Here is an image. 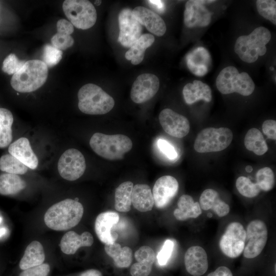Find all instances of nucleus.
Masks as SVG:
<instances>
[{"instance_id": "obj_49", "label": "nucleus", "mask_w": 276, "mask_h": 276, "mask_svg": "<svg viewBox=\"0 0 276 276\" xmlns=\"http://www.w3.org/2000/svg\"><path fill=\"white\" fill-rule=\"evenodd\" d=\"M3 218L0 216V238L6 236L8 233L7 228L2 224Z\"/></svg>"}, {"instance_id": "obj_36", "label": "nucleus", "mask_w": 276, "mask_h": 276, "mask_svg": "<svg viewBox=\"0 0 276 276\" xmlns=\"http://www.w3.org/2000/svg\"><path fill=\"white\" fill-rule=\"evenodd\" d=\"M0 170L7 173L24 174L28 167L10 154L2 156L0 158Z\"/></svg>"}, {"instance_id": "obj_32", "label": "nucleus", "mask_w": 276, "mask_h": 276, "mask_svg": "<svg viewBox=\"0 0 276 276\" xmlns=\"http://www.w3.org/2000/svg\"><path fill=\"white\" fill-rule=\"evenodd\" d=\"M133 187V183L127 181L121 183L116 188L114 194V208L117 211L127 212L130 210Z\"/></svg>"}, {"instance_id": "obj_45", "label": "nucleus", "mask_w": 276, "mask_h": 276, "mask_svg": "<svg viewBox=\"0 0 276 276\" xmlns=\"http://www.w3.org/2000/svg\"><path fill=\"white\" fill-rule=\"evenodd\" d=\"M262 131L269 138L273 140L276 139V122L273 120L265 121L262 124Z\"/></svg>"}, {"instance_id": "obj_12", "label": "nucleus", "mask_w": 276, "mask_h": 276, "mask_svg": "<svg viewBox=\"0 0 276 276\" xmlns=\"http://www.w3.org/2000/svg\"><path fill=\"white\" fill-rule=\"evenodd\" d=\"M118 20L120 32L118 40L123 46L130 48L142 35V25L129 8L120 11Z\"/></svg>"}, {"instance_id": "obj_21", "label": "nucleus", "mask_w": 276, "mask_h": 276, "mask_svg": "<svg viewBox=\"0 0 276 276\" xmlns=\"http://www.w3.org/2000/svg\"><path fill=\"white\" fill-rule=\"evenodd\" d=\"M8 151L28 168L35 169L38 166L37 157L32 149L28 139H18L10 145Z\"/></svg>"}, {"instance_id": "obj_44", "label": "nucleus", "mask_w": 276, "mask_h": 276, "mask_svg": "<svg viewBox=\"0 0 276 276\" xmlns=\"http://www.w3.org/2000/svg\"><path fill=\"white\" fill-rule=\"evenodd\" d=\"M50 271V265L48 263H43L22 270L19 276H48Z\"/></svg>"}, {"instance_id": "obj_35", "label": "nucleus", "mask_w": 276, "mask_h": 276, "mask_svg": "<svg viewBox=\"0 0 276 276\" xmlns=\"http://www.w3.org/2000/svg\"><path fill=\"white\" fill-rule=\"evenodd\" d=\"M13 117L10 111L0 108V148L8 146L12 140Z\"/></svg>"}, {"instance_id": "obj_29", "label": "nucleus", "mask_w": 276, "mask_h": 276, "mask_svg": "<svg viewBox=\"0 0 276 276\" xmlns=\"http://www.w3.org/2000/svg\"><path fill=\"white\" fill-rule=\"evenodd\" d=\"M57 32L51 38L53 47L61 51L71 47L74 40L70 35L74 32L73 25L67 20L59 19L57 22Z\"/></svg>"}, {"instance_id": "obj_26", "label": "nucleus", "mask_w": 276, "mask_h": 276, "mask_svg": "<svg viewBox=\"0 0 276 276\" xmlns=\"http://www.w3.org/2000/svg\"><path fill=\"white\" fill-rule=\"evenodd\" d=\"M131 203L139 211L146 212L152 210L154 199L150 187L146 184H136L133 186Z\"/></svg>"}, {"instance_id": "obj_39", "label": "nucleus", "mask_w": 276, "mask_h": 276, "mask_svg": "<svg viewBox=\"0 0 276 276\" xmlns=\"http://www.w3.org/2000/svg\"><path fill=\"white\" fill-rule=\"evenodd\" d=\"M256 183L261 190L268 191L274 187V176L272 170L269 167L259 170L256 175Z\"/></svg>"}, {"instance_id": "obj_50", "label": "nucleus", "mask_w": 276, "mask_h": 276, "mask_svg": "<svg viewBox=\"0 0 276 276\" xmlns=\"http://www.w3.org/2000/svg\"><path fill=\"white\" fill-rule=\"evenodd\" d=\"M246 171L247 172H251L252 170V168L250 166H247L245 168Z\"/></svg>"}, {"instance_id": "obj_14", "label": "nucleus", "mask_w": 276, "mask_h": 276, "mask_svg": "<svg viewBox=\"0 0 276 276\" xmlns=\"http://www.w3.org/2000/svg\"><path fill=\"white\" fill-rule=\"evenodd\" d=\"M159 81L155 75L145 73L139 75L133 82L130 91V98L136 103L148 101L157 93Z\"/></svg>"}, {"instance_id": "obj_3", "label": "nucleus", "mask_w": 276, "mask_h": 276, "mask_svg": "<svg viewBox=\"0 0 276 276\" xmlns=\"http://www.w3.org/2000/svg\"><path fill=\"white\" fill-rule=\"evenodd\" d=\"M271 39L270 31L264 27L256 28L248 35H242L236 40L234 50L244 62L253 63L267 51L266 45Z\"/></svg>"}, {"instance_id": "obj_30", "label": "nucleus", "mask_w": 276, "mask_h": 276, "mask_svg": "<svg viewBox=\"0 0 276 276\" xmlns=\"http://www.w3.org/2000/svg\"><path fill=\"white\" fill-rule=\"evenodd\" d=\"M155 38L151 34H142L130 48L125 55L126 59L132 64L137 65L143 60L146 50L154 42Z\"/></svg>"}, {"instance_id": "obj_6", "label": "nucleus", "mask_w": 276, "mask_h": 276, "mask_svg": "<svg viewBox=\"0 0 276 276\" xmlns=\"http://www.w3.org/2000/svg\"><path fill=\"white\" fill-rule=\"evenodd\" d=\"M218 90L222 94L233 93L244 96L251 95L255 90V83L246 72L239 73L233 66L224 68L218 75L216 81Z\"/></svg>"}, {"instance_id": "obj_24", "label": "nucleus", "mask_w": 276, "mask_h": 276, "mask_svg": "<svg viewBox=\"0 0 276 276\" xmlns=\"http://www.w3.org/2000/svg\"><path fill=\"white\" fill-rule=\"evenodd\" d=\"M199 203L201 209L205 211L212 210L219 217L227 215L230 211L229 205L220 198L216 191L212 189L203 191Z\"/></svg>"}, {"instance_id": "obj_1", "label": "nucleus", "mask_w": 276, "mask_h": 276, "mask_svg": "<svg viewBox=\"0 0 276 276\" xmlns=\"http://www.w3.org/2000/svg\"><path fill=\"white\" fill-rule=\"evenodd\" d=\"M84 209L77 200L65 199L52 205L44 216L45 225L55 231H66L76 226L83 216Z\"/></svg>"}, {"instance_id": "obj_42", "label": "nucleus", "mask_w": 276, "mask_h": 276, "mask_svg": "<svg viewBox=\"0 0 276 276\" xmlns=\"http://www.w3.org/2000/svg\"><path fill=\"white\" fill-rule=\"evenodd\" d=\"M174 247V243L171 240H166L157 255V262L160 266H165L171 257Z\"/></svg>"}, {"instance_id": "obj_37", "label": "nucleus", "mask_w": 276, "mask_h": 276, "mask_svg": "<svg viewBox=\"0 0 276 276\" xmlns=\"http://www.w3.org/2000/svg\"><path fill=\"white\" fill-rule=\"evenodd\" d=\"M236 186L242 196L248 198L257 196L261 190L257 183L252 182L245 176H240L237 179Z\"/></svg>"}, {"instance_id": "obj_52", "label": "nucleus", "mask_w": 276, "mask_h": 276, "mask_svg": "<svg viewBox=\"0 0 276 276\" xmlns=\"http://www.w3.org/2000/svg\"><path fill=\"white\" fill-rule=\"evenodd\" d=\"M208 217H211V216H212V215L211 213H210V214H208Z\"/></svg>"}, {"instance_id": "obj_15", "label": "nucleus", "mask_w": 276, "mask_h": 276, "mask_svg": "<svg viewBox=\"0 0 276 276\" xmlns=\"http://www.w3.org/2000/svg\"><path fill=\"white\" fill-rule=\"evenodd\" d=\"M158 119L164 130L171 136L181 138L189 132L188 120L171 109L165 108L162 110Z\"/></svg>"}, {"instance_id": "obj_41", "label": "nucleus", "mask_w": 276, "mask_h": 276, "mask_svg": "<svg viewBox=\"0 0 276 276\" xmlns=\"http://www.w3.org/2000/svg\"><path fill=\"white\" fill-rule=\"evenodd\" d=\"M25 62L20 61L14 54H9L4 60L3 71L8 75L14 74L22 66Z\"/></svg>"}, {"instance_id": "obj_9", "label": "nucleus", "mask_w": 276, "mask_h": 276, "mask_svg": "<svg viewBox=\"0 0 276 276\" xmlns=\"http://www.w3.org/2000/svg\"><path fill=\"white\" fill-rule=\"evenodd\" d=\"M246 231L241 223L228 224L219 241L221 251L230 258L238 257L243 252L246 241Z\"/></svg>"}, {"instance_id": "obj_48", "label": "nucleus", "mask_w": 276, "mask_h": 276, "mask_svg": "<svg viewBox=\"0 0 276 276\" xmlns=\"http://www.w3.org/2000/svg\"><path fill=\"white\" fill-rule=\"evenodd\" d=\"M79 276H103L102 273L96 269H89L82 272Z\"/></svg>"}, {"instance_id": "obj_5", "label": "nucleus", "mask_w": 276, "mask_h": 276, "mask_svg": "<svg viewBox=\"0 0 276 276\" xmlns=\"http://www.w3.org/2000/svg\"><path fill=\"white\" fill-rule=\"evenodd\" d=\"M78 107L88 114H103L109 112L114 105L113 99L99 86L86 84L78 93Z\"/></svg>"}, {"instance_id": "obj_19", "label": "nucleus", "mask_w": 276, "mask_h": 276, "mask_svg": "<svg viewBox=\"0 0 276 276\" xmlns=\"http://www.w3.org/2000/svg\"><path fill=\"white\" fill-rule=\"evenodd\" d=\"M132 12L140 23L152 34L162 36L166 33V24L158 14L142 6L135 7Z\"/></svg>"}, {"instance_id": "obj_43", "label": "nucleus", "mask_w": 276, "mask_h": 276, "mask_svg": "<svg viewBox=\"0 0 276 276\" xmlns=\"http://www.w3.org/2000/svg\"><path fill=\"white\" fill-rule=\"evenodd\" d=\"M158 148L168 159H175L178 156L177 152L174 147L167 141L159 139L157 142Z\"/></svg>"}, {"instance_id": "obj_11", "label": "nucleus", "mask_w": 276, "mask_h": 276, "mask_svg": "<svg viewBox=\"0 0 276 276\" xmlns=\"http://www.w3.org/2000/svg\"><path fill=\"white\" fill-rule=\"evenodd\" d=\"M268 232L265 223L262 220L251 221L247 225L246 240L247 243L243 250V256L252 259L259 256L264 249L267 240Z\"/></svg>"}, {"instance_id": "obj_51", "label": "nucleus", "mask_w": 276, "mask_h": 276, "mask_svg": "<svg viewBox=\"0 0 276 276\" xmlns=\"http://www.w3.org/2000/svg\"><path fill=\"white\" fill-rule=\"evenodd\" d=\"M101 3V1H95V4L97 6H99Z\"/></svg>"}, {"instance_id": "obj_25", "label": "nucleus", "mask_w": 276, "mask_h": 276, "mask_svg": "<svg viewBox=\"0 0 276 276\" xmlns=\"http://www.w3.org/2000/svg\"><path fill=\"white\" fill-rule=\"evenodd\" d=\"M182 93L186 102L189 105L200 100L210 102L212 98L210 87L207 84L197 80L185 85Z\"/></svg>"}, {"instance_id": "obj_20", "label": "nucleus", "mask_w": 276, "mask_h": 276, "mask_svg": "<svg viewBox=\"0 0 276 276\" xmlns=\"http://www.w3.org/2000/svg\"><path fill=\"white\" fill-rule=\"evenodd\" d=\"M186 62L192 74L202 77L209 72L212 58L210 53L205 48L198 47L187 54Z\"/></svg>"}, {"instance_id": "obj_2", "label": "nucleus", "mask_w": 276, "mask_h": 276, "mask_svg": "<svg viewBox=\"0 0 276 276\" xmlns=\"http://www.w3.org/2000/svg\"><path fill=\"white\" fill-rule=\"evenodd\" d=\"M48 75V67L42 61L29 60L13 74L10 81L11 85L20 93L32 92L43 85Z\"/></svg>"}, {"instance_id": "obj_4", "label": "nucleus", "mask_w": 276, "mask_h": 276, "mask_svg": "<svg viewBox=\"0 0 276 276\" xmlns=\"http://www.w3.org/2000/svg\"><path fill=\"white\" fill-rule=\"evenodd\" d=\"M89 145L99 156L113 160L123 158L124 154L131 149L132 142L123 134L107 135L97 132L91 137Z\"/></svg>"}, {"instance_id": "obj_46", "label": "nucleus", "mask_w": 276, "mask_h": 276, "mask_svg": "<svg viewBox=\"0 0 276 276\" xmlns=\"http://www.w3.org/2000/svg\"><path fill=\"white\" fill-rule=\"evenodd\" d=\"M207 276H233L231 270L226 266L218 267L214 272L210 273Z\"/></svg>"}, {"instance_id": "obj_8", "label": "nucleus", "mask_w": 276, "mask_h": 276, "mask_svg": "<svg viewBox=\"0 0 276 276\" xmlns=\"http://www.w3.org/2000/svg\"><path fill=\"white\" fill-rule=\"evenodd\" d=\"M63 12L71 23L82 30L93 27L96 22L95 7L86 0H65L62 5Z\"/></svg>"}, {"instance_id": "obj_23", "label": "nucleus", "mask_w": 276, "mask_h": 276, "mask_svg": "<svg viewBox=\"0 0 276 276\" xmlns=\"http://www.w3.org/2000/svg\"><path fill=\"white\" fill-rule=\"evenodd\" d=\"M94 238L88 232L79 235L74 231L66 233L60 242L61 251L66 255H73L81 247H88L93 245Z\"/></svg>"}, {"instance_id": "obj_27", "label": "nucleus", "mask_w": 276, "mask_h": 276, "mask_svg": "<svg viewBox=\"0 0 276 276\" xmlns=\"http://www.w3.org/2000/svg\"><path fill=\"white\" fill-rule=\"evenodd\" d=\"M45 254L42 244L37 241H33L26 247L19 267L24 270L43 263Z\"/></svg>"}, {"instance_id": "obj_28", "label": "nucleus", "mask_w": 276, "mask_h": 276, "mask_svg": "<svg viewBox=\"0 0 276 276\" xmlns=\"http://www.w3.org/2000/svg\"><path fill=\"white\" fill-rule=\"evenodd\" d=\"M178 208L173 212L175 218L179 221L189 218H196L202 213L198 202H194L193 198L189 195H182L177 201Z\"/></svg>"}, {"instance_id": "obj_34", "label": "nucleus", "mask_w": 276, "mask_h": 276, "mask_svg": "<svg viewBox=\"0 0 276 276\" xmlns=\"http://www.w3.org/2000/svg\"><path fill=\"white\" fill-rule=\"evenodd\" d=\"M246 148L258 155L265 154L268 147L261 132L258 129L252 128L246 133L244 138Z\"/></svg>"}, {"instance_id": "obj_10", "label": "nucleus", "mask_w": 276, "mask_h": 276, "mask_svg": "<svg viewBox=\"0 0 276 276\" xmlns=\"http://www.w3.org/2000/svg\"><path fill=\"white\" fill-rule=\"evenodd\" d=\"M57 167L58 172L63 178L74 181L84 174L86 169L85 160L78 150L69 149L60 157Z\"/></svg>"}, {"instance_id": "obj_33", "label": "nucleus", "mask_w": 276, "mask_h": 276, "mask_svg": "<svg viewBox=\"0 0 276 276\" xmlns=\"http://www.w3.org/2000/svg\"><path fill=\"white\" fill-rule=\"evenodd\" d=\"M26 182L19 176L10 173L0 175V194L15 195L26 187Z\"/></svg>"}, {"instance_id": "obj_7", "label": "nucleus", "mask_w": 276, "mask_h": 276, "mask_svg": "<svg viewBox=\"0 0 276 276\" xmlns=\"http://www.w3.org/2000/svg\"><path fill=\"white\" fill-rule=\"evenodd\" d=\"M233 138V132L229 128L209 127L202 130L198 134L194 147L199 153L220 151L230 145Z\"/></svg>"}, {"instance_id": "obj_22", "label": "nucleus", "mask_w": 276, "mask_h": 276, "mask_svg": "<svg viewBox=\"0 0 276 276\" xmlns=\"http://www.w3.org/2000/svg\"><path fill=\"white\" fill-rule=\"evenodd\" d=\"M134 258L137 262L130 268L131 276H148L155 259L154 250L148 246H141L135 252Z\"/></svg>"}, {"instance_id": "obj_16", "label": "nucleus", "mask_w": 276, "mask_h": 276, "mask_svg": "<svg viewBox=\"0 0 276 276\" xmlns=\"http://www.w3.org/2000/svg\"><path fill=\"white\" fill-rule=\"evenodd\" d=\"M179 188L177 180L170 175L159 177L155 182L152 195L154 204L158 209L166 207L176 195Z\"/></svg>"}, {"instance_id": "obj_40", "label": "nucleus", "mask_w": 276, "mask_h": 276, "mask_svg": "<svg viewBox=\"0 0 276 276\" xmlns=\"http://www.w3.org/2000/svg\"><path fill=\"white\" fill-rule=\"evenodd\" d=\"M62 52L54 47L47 44L43 50V62L47 66L52 67L56 65L61 60Z\"/></svg>"}, {"instance_id": "obj_13", "label": "nucleus", "mask_w": 276, "mask_h": 276, "mask_svg": "<svg viewBox=\"0 0 276 276\" xmlns=\"http://www.w3.org/2000/svg\"><path fill=\"white\" fill-rule=\"evenodd\" d=\"M216 1L190 0L185 5L183 14L185 25L189 28L204 27L211 21L212 13L205 7L204 4Z\"/></svg>"}, {"instance_id": "obj_47", "label": "nucleus", "mask_w": 276, "mask_h": 276, "mask_svg": "<svg viewBox=\"0 0 276 276\" xmlns=\"http://www.w3.org/2000/svg\"><path fill=\"white\" fill-rule=\"evenodd\" d=\"M152 7L155 8L160 12L164 11L165 9L164 3L162 1H148Z\"/></svg>"}, {"instance_id": "obj_31", "label": "nucleus", "mask_w": 276, "mask_h": 276, "mask_svg": "<svg viewBox=\"0 0 276 276\" xmlns=\"http://www.w3.org/2000/svg\"><path fill=\"white\" fill-rule=\"evenodd\" d=\"M106 253L113 260L114 265L118 268L128 267L132 261V251L128 246L121 247L120 244L114 242L105 244Z\"/></svg>"}, {"instance_id": "obj_17", "label": "nucleus", "mask_w": 276, "mask_h": 276, "mask_svg": "<svg viewBox=\"0 0 276 276\" xmlns=\"http://www.w3.org/2000/svg\"><path fill=\"white\" fill-rule=\"evenodd\" d=\"M119 220V215L114 211L104 212L97 216L95 222V230L101 242L105 244L116 242L118 235L116 232H112L111 229Z\"/></svg>"}, {"instance_id": "obj_18", "label": "nucleus", "mask_w": 276, "mask_h": 276, "mask_svg": "<svg viewBox=\"0 0 276 276\" xmlns=\"http://www.w3.org/2000/svg\"><path fill=\"white\" fill-rule=\"evenodd\" d=\"M184 261L187 271L193 276L202 275L208 269L207 254L199 246L189 248L185 253Z\"/></svg>"}, {"instance_id": "obj_38", "label": "nucleus", "mask_w": 276, "mask_h": 276, "mask_svg": "<svg viewBox=\"0 0 276 276\" xmlns=\"http://www.w3.org/2000/svg\"><path fill=\"white\" fill-rule=\"evenodd\" d=\"M256 7L259 13L273 25H276V1L274 0H258Z\"/></svg>"}]
</instances>
